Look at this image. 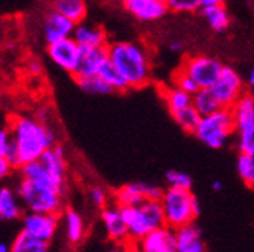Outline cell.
I'll return each mask as SVG.
<instances>
[{
    "label": "cell",
    "mask_w": 254,
    "mask_h": 252,
    "mask_svg": "<svg viewBox=\"0 0 254 252\" xmlns=\"http://www.w3.org/2000/svg\"><path fill=\"white\" fill-rule=\"evenodd\" d=\"M180 68L194 79L198 88H212L224 65L219 59L209 54H188L182 60Z\"/></svg>",
    "instance_id": "7"
},
{
    "label": "cell",
    "mask_w": 254,
    "mask_h": 252,
    "mask_svg": "<svg viewBox=\"0 0 254 252\" xmlns=\"http://www.w3.org/2000/svg\"><path fill=\"white\" fill-rule=\"evenodd\" d=\"M159 92H161V97L164 99L165 104H167V109L170 112V115L173 116L174 113L192 106V96L182 89H179L177 86H174L173 83L168 86H161L159 88Z\"/></svg>",
    "instance_id": "20"
},
{
    "label": "cell",
    "mask_w": 254,
    "mask_h": 252,
    "mask_svg": "<svg viewBox=\"0 0 254 252\" xmlns=\"http://www.w3.org/2000/svg\"><path fill=\"white\" fill-rule=\"evenodd\" d=\"M161 202L164 207L165 224L173 230L194 224L201 213L200 202L190 189L168 187L164 191Z\"/></svg>",
    "instance_id": "3"
},
{
    "label": "cell",
    "mask_w": 254,
    "mask_h": 252,
    "mask_svg": "<svg viewBox=\"0 0 254 252\" xmlns=\"http://www.w3.org/2000/svg\"><path fill=\"white\" fill-rule=\"evenodd\" d=\"M144 252H176V230L168 225L156 228L139 240Z\"/></svg>",
    "instance_id": "16"
},
{
    "label": "cell",
    "mask_w": 254,
    "mask_h": 252,
    "mask_svg": "<svg viewBox=\"0 0 254 252\" xmlns=\"http://www.w3.org/2000/svg\"><path fill=\"white\" fill-rule=\"evenodd\" d=\"M17 194L29 211L35 213H61L64 194L55 187L23 178Z\"/></svg>",
    "instance_id": "6"
},
{
    "label": "cell",
    "mask_w": 254,
    "mask_h": 252,
    "mask_svg": "<svg viewBox=\"0 0 254 252\" xmlns=\"http://www.w3.org/2000/svg\"><path fill=\"white\" fill-rule=\"evenodd\" d=\"M176 252H206L201 231L195 224L176 230Z\"/></svg>",
    "instance_id": "19"
},
{
    "label": "cell",
    "mask_w": 254,
    "mask_h": 252,
    "mask_svg": "<svg viewBox=\"0 0 254 252\" xmlns=\"http://www.w3.org/2000/svg\"><path fill=\"white\" fill-rule=\"evenodd\" d=\"M218 5H226V0H203V8L218 6Z\"/></svg>",
    "instance_id": "42"
},
{
    "label": "cell",
    "mask_w": 254,
    "mask_h": 252,
    "mask_svg": "<svg viewBox=\"0 0 254 252\" xmlns=\"http://www.w3.org/2000/svg\"><path fill=\"white\" fill-rule=\"evenodd\" d=\"M0 252H11V248L5 243H0Z\"/></svg>",
    "instance_id": "46"
},
{
    "label": "cell",
    "mask_w": 254,
    "mask_h": 252,
    "mask_svg": "<svg viewBox=\"0 0 254 252\" xmlns=\"http://www.w3.org/2000/svg\"><path fill=\"white\" fill-rule=\"evenodd\" d=\"M212 189H213V191H216V192H219L221 189H222V183H221L219 180H215V181L212 183Z\"/></svg>",
    "instance_id": "45"
},
{
    "label": "cell",
    "mask_w": 254,
    "mask_h": 252,
    "mask_svg": "<svg viewBox=\"0 0 254 252\" xmlns=\"http://www.w3.org/2000/svg\"><path fill=\"white\" fill-rule=\"evenodd\" d=\"M109 59L120 70L130 89L150 83L153 74L151 56L145 44L138 41H117L108 46Z\"/></svg>",
    "instance_id": "1"
},
{
    "label": "cell",
    "mask_w": 254,
    "mask_h": 252,
    "mask_svg": "<svg viewBox=\"0 0 254 252\" xmlns=\"http://www.w3.org/2000/svg\"><path fill=\"white\" fill-rule=\"evenodd\" d=\"M99 76H102L103 80L109 83V86L114 89V92H126V91L130 89L129 83L126 82V79L123 77L120 70L112 64L111 59H108L102 65V68L99 71Z\"/></svg>",
    "instance_id": "29"
},
{
    "label": "cell",
    "mask_w": 254,
    "mask_h": 252,
    "mask_svg": "<svg viewBox=\"0 0 254 252\" xmlns=\"http://www.w3.org/2000/svg\"><path fill=\"white\" fill-rule=\"evenodd\" d=\"M212 91L216 96L218 101L221 103V106L226 109H232V106L242 97V94L247 92L241 74L235 68L226 65L222 68L218 80L213 83Z\"/></svg>",
    "instance_id": "9"
},
{
    "label": "cell",
    "mask_w": 254,
    "mask_h": 252,
    "mask_svg": "<svg viewBox=\"0 0 254 252\" xmlns=\"http://www.w3.org/2000/svg\"><path fill=\"white\" fill-rule=\"evenodd\" d=\"M64 219H65V230L68 240L71 243H79L85 236V224L82 216L76 210L67 208L65 213H64Z\"/></svg>",
    "instance_id": "30"
},
{
    "label": "cell",
    "mask_w": 254,
    "mask_h": 252,
    "mask_svg": "<svg viewBox=\"0 0 254 252\" xmlns=\"http://www.w3.org/2000/svg\"><path fill=\"white\" fill-rule=\"evenodd\" d=\"M121 3L133 18L144 23L157 21L170 12L167 0H121Z\"/></svg>",
    "instance_id": "13"
},
{
    "label": "cell",
    "mask_w": 254,
    "mask_h": 252,
    "mask_svg": "<svg viewBox=\"0 0 254 252\" xmlns=\"http://www.w3.org/2000/svg\"><path fill=\"white\" fill-rule=\"evenodd\" d=\"M167 5L173 14H194L201 11L203 0H167Z\"/></svg>",
    "instance_id": "34"
},
{
    "label": "cell",
    "mask_w": 254,
    "mask_h": 252,
    "mask_svg": "<svg viewBox=\"0 0 254 252\" xmlns=\"http://www.w3.org/2000/svg\"><path fill=\"white\" fill-rule=\"evenodd\" d=\"M124 252H144L139 242H135V240H127L124 243Z\"/></svg>",
    "instance_id": "40"
},
{
    "label": "cell",
    "mask_w": 254,
    "mask_h": 252,
    "mask_svg": "<svg viewBox=\"0 0 254 252\" xmlns=\"http://www.w3.org/2000/svg\"><path fill=\"white\" fill-rule=\"evenodd\" d=\"M47 54L55 65H58L64 71H67L68 74L74 76L79 68L82 47L71 37L47 44Z\"/></svg>",
    "instance_id": "10"
},
{
    "label": "cell",
    "mask_w": 254,
    "mask_h": 252,
    "mask_svg": "<svg viewBox=\"0 0 254 252\" xmlns=\"http://www.w3.org/2000/svg\"><path fill=\"white\" fill-rule=\"evenodd\" d=\"M74 82L82 91H85L86 94H91V96H109V94L114 92L109 83L105 82L103 77L99 74L74 77Z\"/></svg>",
    "instance_id": "27"
},
{
    "label": "cell",
    "mask_w": 254,
    "mask_h": 252,
    "mask_svg": "<svg viewBox=\"0 0 254 252\" xmlns=\"http://www.w3.org/2000/svg\"><path fill=\"white\" fill-rule=\"evenodd\" d=\"M173 118L180 125V129H183L186 133L194 135L197 125H198V122L201 119V115L197 112V109L194 106H189V107H186V109L174 113Z\"/></svg>",
    "instance_id": "32"
},
{
    "label": "cell",
    "mask_w": 254,
    "mask_h": 252,
    "mask_svg": "<svg viewBox=\"0 0 254 252\" xmlns=\"http://www.w3.org/2000/svg\"><path fill=\"white\" fill-rule=\"evenodd\" d=\"M43 163L49 168V171L59 177V178H65L67 174V157H65V151L61 145H53L52 148H49L43 155H41Z\"/></svg>",
    "instance_id": "23"
},
{
    "label": "cell",
    "mask_w": 254,
    "mask_h": 252,
    "mask_svg": "<svg viewBox=\"0 0 254 252\" xmlns=\"http://www.w3.org/2000/svg\"><path fill=\"white\" fill-rule=\"evenodd\" d=\"M59 213L29 211L23 219V230L40 240L50 242L58 230Z\"/></svg>",
    "instance_id": "12"
},
{
    "label": "cell",
    "mask_w": 254,
    "mask_h": 252,
    "mask_svg": "<svg viewBox=\"0 0 254 252\" xmlns=\"http://www.w3.org/2000/svg\"><path fill=\"white\" fill-rule=\"evenodd\" d=\"M235 132L236 124L232 110L222 107L215 113L201 116L194 132V136L206 147L218 150L227 144V141L232 138Z\"/></svg>",
    "instance_id": "5"
},
{
    "label": "cell",
    "mask_w": 254,
    "mask_h": 252,
    "mask_svg": "<svg viewBox=\"0 0 254 252\" xmlns=\"http://www.w3.org/2000/svg\"><path fill=\"white\" fill-rule=\"evenodd\" d=\"M50 8L73 20L76 24L85 21L88 12L86 0H50Z\"/></svg>",
    "instance_id": "21"
},
{
    "label": "cell",
    "mask_w": 254,
    "mask_h": 252,
    "mask_svg": "<svg viewBox=\"0 0 254 252\" xmlns=\"http://www.w3.org/2000/svg\"><path fill=\"white\" fill-rule=\"evenodd\" d=\"M236 148L239 154L254 157V121L236 127Z\"/></svg>",
    "instance_id": "31"
},
{
    "label": "cell",
    "mask_w": 254,
    "mask_h": 252,
    "mask_svg": "<svg viewBox=\"0 0 254 252\" xmlns=\"http://www.w3.org/2000/svg\"><path fill=\"white\" fill-rule=\"evenodd\" d=\"M12 171V165L8 162V159L5 155H0V180L8 177Z\"/></svg>",
    "instance_id": "39"
},
{
    "label": "cell",
    "mask_w": 254,
    "mask_h": 252,
    "mask_svg": "<svg viewBox=\"0 0 254 252\" xmlns=\"http://www.w3.org/2000/svg\"><path fill=\"white\" fill-rule=\"evenodd\" d=\"M12 144V135L6 129L0 127V155H6L9 147Z\"/></svg>",
    "instance_id": "38"
},
{
    "label": "cell",
    "mask_w": 254,
    "mask_h": 252,
    "mask_svg": "<svg viewBox=\"0 0 254 252\" xmlns=\"http://www.w3.org/2000/svg\"><path fill=\"white\" fill-rule=\"evenodd\" d=\"M73 40L80 47H106L109 46L108 34L102 26L80 21L76 24Z\"/></svg>",
    "instance_id": "18"
},
{
    "label": "cell",
    "mask_w": 254,
    "mask_h": 252,
    "mask_svg": "<svg viewBox=\"0 0 254 252\" xmlns=\"http://www.w3.org/2000/svg\"><path fill=\"white\" fill-rule=\"evenodd\" d=\"M165 181L168 187H177V189H190L192 187V178L186 172L171 169L165 174Z\"/></svg>",
    "instance_id": "36"
},
{
    "label": "cell",
    "mask_w": 254,
    "mask_h": 252,
    "mask_svg": "<svg viewBox=\"0 0 254 252\" xmlns=\"http://www.w3.org/2000/svg\"><path fill=\"white\" fill-rule=\"evenodd\" d=\"M121 210L127 225V231H129V240L139 242L150 231L167 225L161 201L147 200L141 205L123 207Z\"/></svg>",
    "instance_id": "4"
},
{
    "label": "cell",
    "mask_w": 254,
    "mask_h": 252,
    "mask_svg": "<svg viewBox=\"0 0 254 252\" xmlns=\"http://www.w3.org/2000/svg\"><path fill=\"white\" fill-rule=\"evenodd\" d=\"M102 220L108 237L114 243H126L129 240V231L123 216V210L115 202L108 204L102 208Z\"/></svg>",
    "instance_id": "14"
},
{
    "label": "cell",
    "mask_w": 254,
    "mask_h": 252,
    "mask_svg": "<svg viewBox=\"0 0 254 252\" xmlns=\"http://www.w3.org/2000/svg\"><path fill=\"white\" fill-rule=\"evenodd\" d=\"M164 195V189L159 186H153L142 181L127 183L112 194V202L123 207H136L141 205L147 200H156L161 201Z\"/></svg>",
    "instance_id": "8"
},
{
    "label": "cell",
    "mask_w": 254,
    "mask_h": 252,
    "mask_svg": "<svg viewBox=\"0 0 254 252\" xmlns=\"http://www.w3.org/2000/svg\"><path fill=\"white\" fill-rule=\"evenodd\" d=\"M232 113L236 127L254 121V96L251 92H244L242 97L232 106Z\"/></svg>",
    "instance_id": "25"
},
{
    "label": "cell",
    "mask_w": 254,
    "mask_h": 252,
    "mask_svg": "<svg viewBox=\"0 0 254 252\" xmlns=\"http://www.w3.org/2000/svg\"><path fill=\"white\" fill-rule=\"evenodd\" d=\"M18 169L21 172V177L26 180H32V181H38V183L52 186L62 194L65 192V178H59V177L53 175L49 171V168L43 163L41 159L27 162V163L21 165Z\"/></svg>",
    "instance_id": "15"
},
{
    "label": "cell",
    "mask_w": 254,
    "mask_h": 252,
    "mask_svg": "<svg viewBox=\"0 0 254 252\" xmlns=\"http://www.w3.org/2000/svg\"><path fill=\"white\" fill-rule=\"evenodd\" d=\"M15 192L8 187L0 189V220H14L21 216V208Z\"/></svg>",
    "instance_id": "26"
},
{
    "label": "cell",
    "mask_w": 254,
    "mask_h": 252,
    "mask_svg": "<svg viewBox=\"0 0 254 252\" xmlns=\"http://www.w3.org/2000/svg\"><path fill=\"white\" fill-rule=\"evenodd\" d=\"M109 59L108 46L106 47H82L79 68L73 77L94 76L99 74L102 65Z\"/></svg>",
    "instance_id": "17"
},
{
    "label": "cell",
    "mask_w": 254,
    "mask_h": 252,
    "mask_svg": "<svg viewBox=\"0 0 254 252\" xmlns=\"http://www.w3.org/2000/svg\"><path fill=\"white\" fill-rule=\"evenodd\" d=\"M171 83H173L174 86H177L179 89H182V91L190 94V96H194V94L200 89L198 85L194 82V79L190 77L185 70H182L180 67H179V70L173 74Z\"/></svg>",
    "instance_id": "35"
},
{
    "label": "cell",
    "mask_w": 254,
    "mask_h": 252,
    "mask_svg": "<svg viewBox=\"0 0 254 252\" xmlns=\"http://www.w3.org/2000/svg\"><path fill=\"white\" fill-rule=\"evenodd\" d=\"M192 106L201 116L215 113L216 110L222 109L221 103L218 101L212 88H200L192 96Z\"/></svg>",
    "instance_id": "24"
},
{
    "label": "cell",
    "mask_w": 254,
    "mask_h": 252,
    "mask_svg": "<svg viewBox=\"0 0 254 252\" xmlns=\"http://www.w3.org/2000/svg\"><path fill=\"white\" fill-rule=\"evenodd\" d=\"M76 23L70 18H67L65 15L59 14L55 9H49L41 21V30H43V37L44 41L47 44L65 40V38H71L73 32H74Z\"/></svg>",
    "instance_id": "11"
},
{
    "label": "cell",
    "mask_w": 254,
    "mask_h": 252,
    "mask_svg": "<svg viewBox=\"0 0 254 252\" xmlns=\"http://www.w3.org/2000/svg\"><path fill=\"white\" fill-rule=\"evenodd\" d=\"M248 86L254 89V67H253V68L250 70V73H248Z\"/></svg>",
    "instance_id": "43"
},
{
    "label": "cell",
    "mask_w": 254,
    "mask_h": 252,
    "mask_svg": "<svg viewBox=\"0 0 254 252\" xmlns=\"http://www.w3.org/2000/svg\"><path fill=\"white\" fill-rule=\"evenodd\" d=\"M89 198H91V202L99 208H103L109 204V197L106 191H103L102 187H97V186L92 187L89 191Z\"/></svg>",
    "instance_id": "37"
},
{
    "label": "cell",
    "mask_w": 254,
    "mask_h": 252,
    "mask_svg": "<svg viewBox=\"0 0 254 252\" xmlns=\"http://www.w3.org/2000/svg\"><path fill=\"white\" fill-rule=\"evenodd\" d=\"M47 249L49 242L30 236L24 230L15 237L14 243L11 245V252H47Z\"/></svg>",
    "instance_id": "28"
},
{
    "label": "cell",
    "mask_w": 254,
    "mask_h": 252,
    "mask_svg": "<svg viewBox=\"0 0 254 252\" xmlns=\"http://www.w3.org/2000/svg\"><path fill=\"white\" fill-rule=\"evenodd\" d=\"M201 15L207 21L209 27L216 34L226 32L230 27V14L226 8V5H218V6H209L201 8Z\"/></svg>",
    "instance_id": "22"
},
{
    "label": "cell",
    "mask_w": 254,
    "mask_h": 252,
    "mask_svg": "<svg viewBox=\"0 0 254 252\" xmlns=\"http://www.w3.org/2000/svg\"><path fill=\"white\" fill-rule=\"evenodd\" d=\"M11 135L18 151L20 163L24 165L32 160L41 159V155L56 145L53 130L40 119L20 116L11 125Z\"/></svg>",
    "instance_id": "2"
},
{
    "label": "cell",
    "mask_w": 254,
    "mask_h": 252,
    "mask_svg": "<svg viewBox=\"0 0 254 252\" xmlns=\"http://www.w3.org/2000/svg\"><path fill=\"white\" fill-rule=\"evenodd\" d=\"M168 47H170V50H171V51H174V53H179V51H182V50L185 49V44H183L182 41L173 40V41H170Z\"/></svg>",
    "instance_id": "41"
},
{
    "label": "cell",
    "mask_w": 254,
    "mask_h": 252,
    "mask_svg": "<svg viewBox=\"0 0 254 252\" xmlns=\"http://www.w3.org/2000/svg\"><path fill=\"white\" fill-rule=\"evenodd\" d=\"M109 252H124V243H115V246Z\"/></svg>",
    "instance_id": "44"
},
{
    "label": "cell",
    "mask_w": 254,
    "mask_h": 252,
    "mask_svg": "<svg viewBox=\"0 0 254 252\" xmlns=\"http://www.w3.org/2000/svg\"><path fill=\"white\" fill-rule=\"evenodd\" d=\"M236 169L242 181L250 189H254V157L247 154H239L236 160Z\"/></svg>",
    "instance_id": "33"
}]
</instances>
